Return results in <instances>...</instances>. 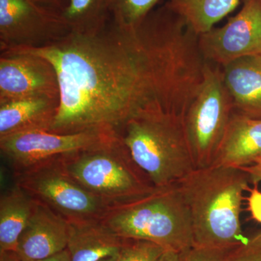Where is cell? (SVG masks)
<instances>
[{
  "label": "cell",
  "mask_w": 261,
  "mask_h": 261,
  "mask_svg": "<svg viewBox=\"0 0 261 261\" xmlns=\"http://www.w3.org/2000/svg\"><path fill=\"white\" fill-rule=\"evenodd\" d=\"M68 221L35 200L28 224L18 239L15 253L20 261L47 258L67 249Z\"/></svg>",
  "instance_id": "obj_12"
},
{
  "label": "cell",
  "mask_w": 261,
  "mask_h": 261,
  "mask_svg": "<svg viewBox=\"0 0 261 261\" xmlns=\"http://www.w3.org/2000/svg\"><path fill=\"white\" fill-rule=\"evenodd\" d=\"M68 224L67 249L71 261H99L116 256L126 241L102 219L75 220Z\"/></svg>",
  "instance_id": "obj_14"
},
{
  "label": "cell",
  "mask_w": 261,
  "mask_h": 261,
  "mask_svg": "<svg viewBox=\"0 0 261 261\" xmlns=\"http://www.w3.org/2000/svg\"><path fill=\"white\" fill-rule=\"evenodd\" d=\"M35 261H71V260H70L69 251H68V249H65L63 251L56 254L53 256L42 259V260Z\"/></svg>",
  "instance_id": "obj_27"
},
{
  "label": "cell",
  "mask_w": 261,
  "mask_h": 261,
  "mask_svg": "<svg viewBox=\"0 0 261 261\" xmlns=\"http://www.w3.org/2000/svg\"><path fill=\"white\" fill-rule=\"evenodd\" d=\"M59 98H24L0 103V139L35 130H49Z\"/></svg>",
  "instance_id": "obj_15"
},
{
  "label": "cell",
  "mask_w": 261,
  "mask_h": 261,
  "mask_svg": "<svg viewBox=\"0 0 261 261\" xmlns=\"http://www.w3.org/2000/svg\"><path fill=\"white\" fill-rule=\"evenodd\" d=\"M61 161L70 176L111 210L156 187L117 132L92 147L63 156Z\"/></svg>",
  "instance_id": "obj_5"
},
{
  "label": "cell",
  "mask_w": 261,
  "mask_h": 261,
  "mask_svg": "<svg viewBox=\"0 0 261 261\" xmlns=\"http://www.w3.org/2000/svg\"><path fill=\"white\" fill-rule=\"evenodd\" d=\"M250 176L242 168L214 164L178 182L191 216L194 246L233 248L247 243L240 216Z\"/></svg>",
  "instance_id": "obj_2"
},
{
  "label": "cell",
  "mask_w": 261,
  "mask_h": 261,
  "mask_svg": "<svg viewBox=\"0 0 261 261\" xmlns=\"http://www.w3.org/2000/svg\"><path fill=\"white\" fill-rule=\"evenodd\" d=\"M260 3H261V0H260Z\"/></svg>",
  "instance_id": "obj_32"
},
{
  "label": "cell",
  "mask_w": 261,
  "mask_h": 261,
  "mask_svg": "<svg viewBox=\"0 0 261 261\" xmlns=\"http://www.w3.org/2000/svg\"><path fill=\"white\" fill-rule=\"evenodd\" d=\"M160 261H179V254L173 252H166Z\"/></svg>",
  "instance_id": "obj_29"
},
{
  "label": "cell",
  "mask_w": 261,
  "mask_h": 261,
  "mask_svg": "<svg viewBox=\"0 0 261 261\" xmlns=\"http://www.w3.org/2000/svg\"><path fill=\"white\" fill-rule=\"evenodd\" d=\"M59 98L56 70L41 57L2 51L0 58V103L24 98Z\"/></svg>",
  "instance_id": "obj_11"
},
{
  "label": "cell",
  "mask_w": 261,
  "mask_h": 261,
  "mask_svg": "<svg viewBox=\"0 0 261 261\" xmlns=\"http://www.w3.org/2000/svg\"><path fill=\"white\" fill-rule=\"evenodd\" d=\"M38 5H41L46 9L58 13L65 8L68 0H34Z\"/></svg>",
  "instance_id": "obj_26"
},
{
  "label": "cell",
  "mask_w": 261,
  "mask_h": 261,
  "mask_svg": "<svg viewBox=\"0 0 261 261\" xmlns=\"http://www.w3.org/2000/svg\"><path fill=\"white\" fill-rule=\"evenodd\" d=\"M231 249L193 246L180 254L179 261H224Z\"/></svg>",
  "instance_id": "obj_23"
},
{
  "label": "cell",
  "mask_w": 261,
  "mask_h": 261,
  "mask_svg": "<svg viewBox=\"0 0 261 261\" xmlns=\"http://www.w3.org/2000/svg\"><path fill=\"white\" fill-rule=\"evenodd\" d=\"M102 221L122 238L147 240L166 251L180 255L194 246L191 216L177 183L111 209Z\"/></svg>",
  "instance_id": "obj_4"
},
{
  "label": "cell",
  "mask_w": 261,
  "mask_h": 261,
  "mask_svg": "<svg viewBox=\"0 0 261 261\" xmlns=\"http://www.w3.org/2000/svg\"><path fill=\"white\" fill-rule=\"evenodd\" d=\"M166 251L152 242L126 239L116 261H160Z\"/></svg>",
  "instance_id": "obj_21"
},
{
  "label": "cell",
  "mask_w": 261,
  "mask_h": 261,
  "mask_svg": "<svg viewBox=\"0 0 261 261\" xmlns=\"http://www.w3.org/2000/svg\"><path fill=\"white\" fill-rule=\"evenodd\" d=\"M4 51L41 57L56 70L59 106L49 132H118L147 108L181 116L193 95L188 65L137 27L111 22L98 32H69L41 47Z\"/></svg>",
  "instance_id": "obj_1"
},
{
  "label": "cell",
  "mask_w": 261,
  "mask_h": 261,
  "mask_svg": "<svg viewBox=\"0 0 261 261\" xmlns=\"http://www.w3.org/2000/svg\"><path fill=\"white\" fill-rule=\"evenodd\" d=\"M250 176L252 185H258L261 181V159L258 158L249 166L241 167Z\"/></svg>",
  "instance_id": "obj_25"
},
{
  "label": "cell",
  "mask_w": 261,
  "mask_h": 261,
  "mask_svg": "<svg viewBox=\"0 0 261 261\" xmlns=\"http://www.w3.org/2000/svg\"><path fill=\"white\" fill-rule=\"evenodd\" d=\"M13 176L15 185L67 221L102 219L111 211L70 176L61 157L13 173Z\"/></svg>",
  "instance_id": "obj_7"
},
{
  "label": "cell",
  "mask_w": 261,
  "mask_h": 261,
  "mask_svg": "<svg viewBox=\"0 0 261 261\" xmlns=\"http://www.w3.org/2000/svg\"><path fill=\"white\" fill-rule=\"evenodd\" d=\"M160 0H109L112 23L125 30H132L154 9Z\"/></svg>",
  "instance_id": "obj_20"
},
{
  "label": "cell",
  "mask_w": 261,
  "mask_h": 261,
  "mask_svg": "<svg viewBox=\"0 0 261 261\" xmlns=\"http://www.w3.org/2000/svg\"><path fill=\"white\" fill-rule=\"evenodd\" d=\"M184 119L149 108L118 130L132 159L154 187L178 183L195 169Z\"/></svg>",
  "instance_id": "obj_3"
},
{
  "label": "cell",
  "mask_w": 261,
  "mask_h": 261,
  "mask_svg": "<svg viewBox=\"0 0 261 261\" xmlns=\"http://www.w3.org/2000/svg\"><path fill=\"white\" fill-rule=\"evenodd\" d=\"M114 133L116 132L102 130L74 134L30 130L0 139V149L13 173H16L48 160L89 148Z\"/></svg>",
  "instance_id": "obj_8"
},
{
  "label": "cell",
  "mask_w": 261,
  "mask_h": 261,
  "mask_svg": "<svg viewBox=\"0 0 261 261\" xmlns=\"http://www.w3.org/2000/svg\"><path fill=\"white\" fill-rule=\"evenodd\" d=\"M253 187L248 189L249 195L247 197V205L249 212L252 219L261 224V191L257 185H253Z\"/></svg>",
  "instance_id": "obj_24"
},
{
  "label": "cell",
  "mask_w": 261,
  "mask_h": 261,
  "mask_svg": "<svg viewBox=\"0 0 261 261\" xmlns=\"http://www.w3.org/2000/svg\"><path fill=\"white\" fill-rule=\"evenodd\" d=\"M259 158H260V159H261V156H260V157H259ZM257 159H258V158H257Z\"/></svg>",
  "instance_id": "obj_31"
},
{
  "label": "cell",
  "mask_w": 261,
  "mask_h": 261,
  "mask_svg": "<svg viewBox=\"0 0 261 261\" xmlns=\"http://www.w3.org/2000/svg\"><path fill=\"white\" fill-rule=\"evenodd\" d=\"M233 112L261 119V56L240 58L222 67Z\"/></svg>",
  "instance_id": "obj_13"
},
{
  "label": "cell",
  "mask_w": 261,
  "mask_h": 261,
  "mask_svg": "<svg viewBox=\"0 0 261 261\" xmlns=\"http://www.w3.org/2000/svg\"><path fill=\"white\" fill-rule=\"evenodd\" d=\"M240 0H168L173 11L181 17L197 35L209 32L237 8Z\"/></svg>",
  "instance_id": "obj_18"
},
{
  "label": "cell",
  "mask_w": 261,
  "mask_h": 261,
  "mask_svg": "<svg viewBox=\"0 0 261 261\" xmlns=\"http://www.w3.org/2000/svg\"><path fill=\"white\" fill-rule=\"evenodd\" d=\"M261 156V119L233 113L214 164L241 168Z\"/></svg>",
  "instance_id": "obj_16"
},
{
  "label": "cell",
  "mask_w": 261,
  "mask_h": 261,
  "mask_svg": "<svg viewBox=\"0 0 261 261\" xmlns=\"http://www.w3.org/2000/svg\"><path fill=\"white\" fill-rule=\"evenodd\" d=\"M35 200L15 185L0 198V252H15L18 239L28 224Z\"/></svg>",
  "instance_id": "obj_17"
},
{
  "label": "cell",
  "mask_w": 261,
  "mask_h": 261,
  "mask_svg": "<svg viewBox=\"0 0 261 261\" xmlns=\"http://www.w3.org/2000/svg\"><path fill=\"white\" fill-rule=\"evenodd\" d=\"M117 255H116V256L106 257V258L102 259V260L99 261H116Z\"/></svg>",
  "instance_id": "obj_30"
},
{
  "label": "cell",
  "mask_w": 261,
  "mask_h": 261,
  "mask_svg": "<svg viewBox=\"0 0 261 261\" xmlns=\"http://www.w3.org/2000/svg\"><path fill=\"white\" fill-rule=\"evenodd\" d=\"M68 32L57 13L34 0H0L1 51L41 47Z\"/></svg>",
  "instance_id": "obj_10"
},
{
  "label": "cell",
  "mask_w": 261,
  "mask_h": 261,
  "mask_svg": "<svg viewBox=\"0 0 261 261\" xmlns=\"http://www.w3.org/2000/svg\"><path fill=\"white\" fill-rule=\"evenodd\" d=\"M58 16L68 32H98L111 17L109 0H68Z\"/></svg>",
  "instance_id": "obj_19"
},
{
  "label": "cell",
  "mask_w": 261,
  "mask_h": 261,
  "mask_svg": "<svg viewBox=\"0 0 261 261\" xmlns=\"http://www.w3.org/2000/svg\"><path fill=\"white\" fill-rule=\"evenodd\" d=\"M224 261H261V231L230 250Z\"/></svg>",
  "instance_id": "obj_22"
},
{
  "label": "cell",
  "mask_w": 261,
  "mask_h": 261,
  "mask_svg": "<svg viewBox=\"0 0 261 261\" xmlns=\"http://www.w3.org/2000/svg\"><path fill=\"white\" fill-rule=\"evenodd\" d=\"M233 113L222 69L206 62L202 84L184 119L195 169L214 165Z\"/></svg>",
  "instance_id": "obj_6"
},
{
  "label": "cell",
  "mask_w": 261,
  "mask_h": 261,
  "mask_svg": "<svg viewBox=\"0 0 261 261\" xmlns=\"http://www.w3.org/2000/svg\"><path fill=\"white\" fill-rule=\"evenodd\" d=\"M198 44L205 62L221 68L244 57L261 56L260 0H244L238 14L199 36Z\"/></svg>",
  "instance_id": "obj_9"
},
{
  "label": "cell",
  "mask_w": 261,
  "mask_h": 261,
  "mask_svg": "<svg viewBox=\"0 0 261 261\" xmlns=\"http://www.w3.org/2000/svg\"><path fill=\"white\" fill-rule=\"evenodd\" d=\"M0 261H20L15 252H0Z\"/></svg>",
  "instance_id": "obj_28"
}]
</instances>
